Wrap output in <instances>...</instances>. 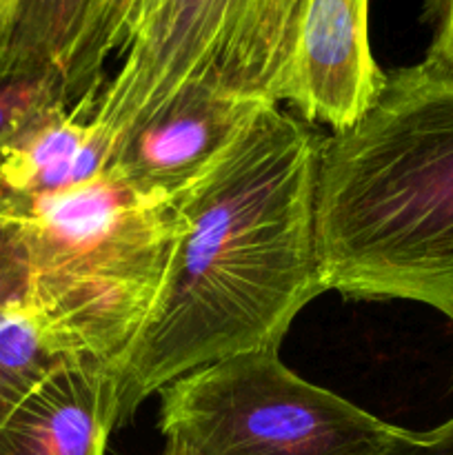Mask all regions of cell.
Returning <instances> with one entry per match:
<instances>
[{
  "mask_svg": "<svg viewBox=\"0 0 453 455\" xmlns=\"http://www.w3.org/2000/svg\"><path fill=\"white\" fill-rule=\"evenodd\" d=\"M386 78L369 43V0H309L282 100L305 123L342 132L376 105Z\"/></svg>",
  "mask_w": 453,
  "mask_h": 455,
  "instance_id": "7",
  "label": "cell"
},
{
  "mask_svg": "<svg viewBox=\"0 0 453 455\" xmlns=\"http://www.w3.org/2000/svg\"><path fill=\"white\" fill-rule=\"evenodd\" d=\"M380 455H453V418L429 431L398 427Z\"/></svg>",
  "mask_w": 453,
  "mask_h": 455,
  "instance_id": "14",
  "label": "cell"
},
{
  "mask_svg": "<svg viewBox=\"0 0 453 455\" xmlns=\"http://www.w3.org/2000/svg\"><path fill=\"white\" fill-rule=\"evenodd\" d=\"M123 427L115 363L69 358L47 373L0 429V455H107Z\"/></svg>",
  "mask_w": 453,
  "mask_h": 455,
  "instance_id": "8",
  "label": "cell"
},
{
  "mask_svg": "<svg viewBox=\"0 0 453 455\" xmlns=\"http://www.w3.org/2000/svg\"><path fill=\"white\" fill-rule=\"evenodd\" d=\"M271 102L191 84L115 147L107 173L149 198L176 203Z\"/></svg>",
  "mask_w": 453,
  "mask_h": 455,
  "instance_id": "6",
  "label": "cell"
},
{
  "mask_svg": "<svg viewBox=\"0 0 453 455\" xmlns=\"http://www.w3.org/2000/svg\"><path fill=\"white\" fill-rule=\"evenodd\" d=\"M69 358L74 355L29 302L0 314V429L25 395Z\"/></svg>",
  "mask_w": 453,
  "mask_h": 455,
  "instance_id": "11",
  "label": "cell"
},
{
  "mask_svg": "<svg viewBox=\"0 0 453 455\" xmlns=\"http://www.w3.org/2000/svg\"><path fill=\"white\" fill-rule=\"evenodd\" d=\"M306 4L155 0L120 49L118 69L98 98L93 127L118 147L191 84L280 105Z\"/></svg>",
  "mask_w": 453,
  "mask_h": 455,
  "instance_id": "4",
  "label": "cell"
},
{
  "mask_svg": "<svg viewBox=\"0 0 453 455\" xmlns=\"http://www.w3.org/2000/svg\"><path fill=\"white\" fill-rule=\"evenodd\" d=\"M451 323H453V318H451Z\"/></svg>",
  "mask_w": 453,
  "mask_h": 455,
  "instance_id": "19",
  "label": "cell"
},
{
  "mask_svg": "<svg viewBox=\"0 0 453 455\" xmlns=\"http://www.w3.org/2000/svg\"><path fill=\"white\" fill-rule=\"evenodd\" d=\"M31 267L25 235L13 218L0 213V314L29 300Z\"/></svg>",
  "mask_w": 453,
  "mask_h": 455,
  "instance_id": "13",
  "label": "cell"
},
{
  "mask_svg": "<svg viewBox=\"0 0 453 455\" xmlns=\"http://www.w3.org/2000/svg\"><path fill=\"white\" fill-rule=\"evenodd\" d=\"M96 105L52 107L0 147V203L60 194L107 172L115 147L93 127Z\"/></svg>",
  "mask_w": 453,
  "mask_h": 455,
  "instance_id": "9",
  "label": "cell"
},
{
  "mask_svg": "<svg viewBox=\"0 0 453 455\" xmlns=\"http://www.w3.org/2000/svg\"><path fill=\"white\" fill-rule=\"evenodd\" d=\"M315 240L327 291L453 318V71L398 69L358 123L320 138Z\"/></svg>",
  "mask_w": 453,
  "mask_h": 455,
  "instance_id": "2",
  "label": "cell"
},
{
  "mask_svg": "<svg viewBox=\"0 0 453 455\" xmlns=\"http://www.w3.org/2000/svg\"><path fill=\"white\" fill-rule=\"evenodd\" d=\"M425 20L433 27V38L425 60L453 71V0H429Z\"/></svg>",
  "mask_w": 453,
  "mask_h": 455,
  "instance_id": "15",
  "label": "cell"
},
{
  "mask_svg": "<svg viewBox=\"0 0 453 455\" xmlns=\"http://www.w3.org/2000/svg\"><path fill=\"white\" fill-rule=\"evenodd\" d=\"M320 138L265 105L176 200L178 234L155 300L118 363L123 427L200 367L280 349L324 289L315 240Z\"/></svg>",
  "mask_w": 453,
  "mask_h": 455,
  "instance_id": "1",
  "label": "cell"
},
{
  "mask_svg": "<svg viewBox=\"0 0 453 455\" xmlns=\"http://www.w3.org/2000/svg\"><path fill=\"white\" fill-rule=\"evenodd\" d=\"M13 4H16V0H4V4H3V16H0V22H3L4 18H7V13L12 12Z\"/></svg>",
  "mask_w": 453,
  "mask_h": 455,
  "instance_id": "17",
  "label": "cell"
},
{
  "mask_svg": "<svg viewBox=\"0 0 453 455\" xmlns=\"http://www.w3.org/2000/svg\"><path fill=\"white\" fill-rule=\"evenodd\" d=\"M163 455H195V453L191 451L185 443H180V440L167 438V444H164Z\"/></svg>",
  "mask_w": 453,
  "mask_h": 455,
  "instance_id": "16",
  "label": "cell"
},
{
  "mask_svg": "<svg viewBox=\"0 0 453 455\" xmlns=\"http://www.w3.org/2000/svg\"><path fill=\"white\" fill-rule=\"evenodd\" d=\"M67 105L60 84L49 76H0V147L52 107Z\"/></svg>",
  "mask_w": 453,
  "mask_h": 455,
  "instance_id": "12",
  "label": "cell"
},
{
  "mask_svg": "<svg viewBox=\"0 0 453 455\" xmlns=\"http://www.w3.org/2000/svg\"><path fill=\"white\" fill-rule=\"evenodd\" d=\"M100 0H16L0 22V76H49L69 107L98 98L87 69Z\"/></svg>",
  "mask_w": 453,
  "mask_h": 455,
  "instance_id": "10",
  "label": "cell"
},
{
  "mask_svg": "<svg viewBox=\"0 0 453 455\" xmlns=\"http://www.w3.org/2000/svg\"><path fill=\"white\" fill-rule=\"evenodd\" d=\"M3 4H4V0H0V16H3Z\"/></svg>",
  "mask_w": 453,
  "mask_h": 455,
  "instance_id": "18",
  "label": "cell"
},
{
  "mask_svg": "<svg viewBox=\"0 0 453 455\" xmlns=\"http://www.w3.org/2000/svg\"><path fill=\"white\" fill-rule=\"evenodd\" d=\"M398 427L256 349L160 391V431L195 455H380Z\"/></svg>",
  "mask_w": 453,
  "mask_h": 455,
  "instance_id": "5",
  "label": "cell"
},
{
  "mask_svg": "<svg viewBox=\"0 0 453 455\" xmlns=\"http://www.w3.org/2000/svg\"><path fill=\"white\" fill-rule=\"evenodd\" d=\"M29 253V305L74 358L120 363L155 300L178 234L176 204L102 173L0 203Z\"/></svg>",
  "mask_w": 453,
  "mask_h": 455,
  "instance_id": "3",
  "label": "cell"
}]
</instances>
